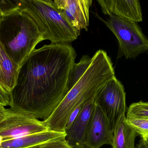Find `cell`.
<instances>
[{"label":"cell","instance_id":"1","mask_svg":"<svg viewBox=\"0 0 148 148\" xmlns=\"http://www.w3.org/2000/svg\"><path fill=\"white\" fill-rule=\"evenodd\" d=\"M76 57L68 43H51L34 49L19 67L10 107L47 119L68 92Z\"/></svg>","mask_w":148,"mask_h":148},{"label":"cell","instance_id":"2","mask_svg":"<svg viewBox=\"0 0 148 148\" xmlns=\"http://www.w3.org/2000/svg\"><path fill=\"white\" fill-rule=\"evenodd\" d=\"M115 76L113 63L106 52L97 51L82 76L52 114L43 120L49 130L66 132L68 120L76 107L94 98L98 90Z\"/></svg>","mask_w":148,"mask_h":148},{"label":"cell","instance_id":"3","mask_svg":"<svg viewBox=\"0 0 148 148\" xmlns=\"http://www.w3.org/2000/svg\"><path fill=\"white\" fill-rule=\"evenodd\" d=\"M43 40V34L37 24L25 11L19 8L2 16L0 42L19 68Z\"/></svg>","mask_w":148,"mask_h":148},{"label":"cell","instance_id":"4","mask_svg":"<svg viewBox=\"0 0 148 148\" xmlns=\"http://www.w3.org/2000/svg\"><path fill=\"white\" fill-rule=\"evenodd\" d=\"M19 9L29 15L40 29L44 40L52 43H68L76 40L80 31L74 27L55 4L40 0H21Z\"/></svg>","mask_w":148,"mask_h":148},{"label":"cell","instance_id":"5","mask_svg":"<svg viewBox=\"0 0 148 148\" xmlns=\"http://www.w3.org/2000/svg\"><path fill=\"white\" fill-rule=\"evenodd\" d=\"M50 130L44 121L21 110L0 105V145L5 141Z\"/></svg>","mask_w":148,"mask_h":148},{"label":"cell","instance_id":"6","mask_svg":"<svg viewBox=\"0 0 148 148\" xmlns=\"http://www.w3.org/2000/svg\"><path fill=\"white\" fill-rule=\"evenodd\" d=\"M108 16L103 22L117 38L120 51L126 59L148 53V39L137 23L114 14Z\"/></svg>","mask_w":148,"mask_h":148},{"label":"cell","instance_id":"7","mask_svg":"<svg viewBox=\"0 0 148 148\" xmlns=\"http://www.w3.org/2000/svg\"><path fill=\"white\" fill-rule=\"evenodd\" d=\"M94 102L103 112L113 132L120 117L125 114L127 108L124 87L116 76L98 90Z\"/></svg>","mask_w":148,"mask_h":148},{"label":"cell","instance_id":"8","mask_svg":"<svg viewBox=\"0 0 148 148\" xmlns=\"http://www.w3.org/2000/svg\"><path fill=\"white\" fill-rule=\"evenodd\" d=\"M113 132L101 110L95 105L90 119L85 136V148H100L112 145Z\"/></svg>","mask_w":148,"mask_h":148},{"label":"cell","instance_id":"9","mask_svg":"<svg viewBox=\"0 0 148 148\" xmlns=\"http://www.w3.org/2000/svg\"><path fill=\"white\" fill-rule=\"evenodd\" d=\"M71 24L81 31H87L89 23V11L93 0H53Z\"/></svg>","mask_w":148,"mask_h":148},{"label":"cell","instance_id":"10","mask_svg":"<svg viewBox=\"0 0 148 148\" xmlns=\"http://www.w3.org/2000/svg\"><path fill=\"white\" fill-rule=\"evenodd\" d=\"M95 106L94 98L86 102L75 120L66 130V140L73 148H85L86 131Z\"/></svg>","mask_w":148,"mask_h":148},{"label":"cell","instance_id":"11","mask_svg":"<svg viewBox=\"0 0 148 148\" xmlns=\"http://www.w3.org/2000/svg\"><path fill=\"white\" fill-rule=\"evenodd\" d=\"M103 14H114L135 22L142 21L139 0H97Z\"/></svg>","mask_w":148,"mask_h":148},{"label":"cell","instance_id":"12","mask_svg":"<svg viewBox=\"0 0 148 148\" xmlns=\"http://www.w3.org/2000/svg\"><path fill=\"white\" fill-rule=\"evenodd\" d=\"M66 132L47 130L5 141L0 148H30L37 147L51 141L66 138Z\"/></svg>","mask_w":148,"mask_h":148},{"label":"cell","instance_id":"13","mask_svg":"<svg viewBox=\"0 0 148 148\" xmlns=\"http://www.w3.org/2000/svg\"><path fill=\"white\" fill-rule=\"evenodd\" d=\"M136 130L127 123L125 114L116 124L113 131V148H135V141L138 136Z\"/></svg>","mask_w":148,"mask_h":148},{"label":"cell","instance_id":"14","mask_svg":"<svg viewBox=\"0 0 148 148\" xmlns=\"http://www.w3.org/2000/svg\"><path fill=\"white\" fill-rule=\"evenodd\" d=\"M19 67L11 60L0 42V83L10 92L14 86Z\"/></svg>","mask_w":148,"mask_h":148},{"label":"cell","instance_id":"15","mask_svg":"<svg viewBox=\"0 0 148 148\" xmlns=\"http://www.w3.org/2000/svg\"><path fill=\"white\" fill-rule=\"evenodd\" d=\"M91 58L88 56L82 57L78 63H75L69 79L68 85V91L76 84L77 81L86 72L91 62Z\"/></svg>","mask_w":148,"mask_h":148},{"label":"cell","instance_id":"16","mask_svg":"<svg viewBox=\"0 0 148 148\" xmlns=\"http://www.w3.org/2000/svg\"><path fill=\"white\" fill-rule=\"evenodd\" d=\"M126 117L148 119V103L140 101L132 103L128 108Z\"/></svg>","mask_w":148,"mask_h":148},{"label":"cell","instance_id":"17","mask_svg":"<svg viewBox=\"0 0 148 148\" xmlns=\"http://www.w3.org/2000/svg\"><path fill=\"white\" fill-rule=\"evenodd\" d=\"M126 121L141 138L148 136V119L126 117Z\"/></svg>","mask_w":148,"mask_h":148},{"label":"cell","instance_id":"18","mask_svg":"<svg viewBox=\"0 0 148 148\" xmlns=\"http://www.w3.org/2000/svg\"><path fill=\"white\" fill-rule=\"evenodd\" d=\"M21 0H0V15L1 16L18 9Z\"/></svg>","mask_w":148,"mask_h":148},{"label":"cell","instance_id":"19","mask_svg":"<svg viewBox=\"0 0 148 148\" xmlns=\"http://www.w3.org/2000/svg\"><path fill=\"white\" fill-rule=\"evenodd\" d=\"M34 148H74L71 147L66 138H62L55 140L51 141L41 144L40 146L34 147Z\"/></svg>","mask_w":148,"mask_h":148},{"label":"cell","instance_id":"20","mask_svg":"<svg viewBox=\"0 0 148 148\" xmlns=\"http://www.w3.org/2000/svg\"><path fill=\"white\" fill-rule=\"evenodd\" d=\"M10 104V92L0 83V105L7 107Z\"/></svg>","mask_w":148,"mask_h":148},{"label":"cell","instance_id":"21","mask_svg":"<svg viewBox=\"0 0 148 148\" xmlns=\"http://www.w3.org/2000/svg\"><path fill=\"white\" fill-rule=\"evenodd\" d=\"M84 103L78 105L77 107H76L73 110V112L71 113L68 120L66 126V130L69 128L71 126V124L73 123L76 117H77L78 115L80 113V111L82 110V108L83 107L84 103Z\"/></svg>","mask_w":148,"mask_h":148},{"label":"cell","instance_id":"22","mask_svg":"<svg viewBox=\"0 0 148 148\" xmlns=\"http://www.w3.org/2000/svg\"><path fill=\"white\" fill-rule=\"evenodd\" d=\"M135 148H148V146L144 142V140L142 138L140 140L139 143L136 145Z\"/></svg>","mask_w":148,"mask_h":148},{"label":"cell","instance_id":"23","mask_svg":"<svg viewBox=\"0 0 148 148\" xmlns=\"http://www.w3.org/2000/svg\"><path fill=\"white\" fill-rule=\"evenodd\" d=\"M40 1H42L50 6H53L55 4L53 0H40Z\"/></svg>","mask_w":148,"mask_h":148},{"label":"cell","instance_id":"24","mask_svg":"<svg viewBox=\"0 0 148 148\" xmlns=\"http://www.w3.org/2000/svg\"><path fill=\"white\" fill-rule=\"evenodd\" d=\"M142 138L144 140V142L148 146V136H144V137H142Z\"/></svg>","mask_w":148,"mask_h":148},{"label":"cell","instance_id":"25","mask_svg":"<svg viewBox=\"0 0 148 148\" xmlns=\"http://www.w3.org/2000/svg\"><path fill=\"white\" fill-rule=\"evenodd\" d=\"M1 15H0V21H1Z\"/></svg>","mask_w":148,"mask_h":148},{"label":"cell","instance_id":"26","mask_svg":"<svg viewBox=\"0 0 148 148\" xmlns=\"http://www.w3.org/2000/svg\"><path fill=\"white\" fill-rule=\"evenodd\" d=\"M34 148L32 147V148Z\"/></svg>","mask_w":148,"mask_h":148},{"label":"cell","instance_id":"27","mask_svg":"<svg viewBox=\"0 0 148 148\" xmlns=\"http://www.w3.org/2000/svg\"></svg>","mask_w":148,"mask_h":148}]
</instances>
